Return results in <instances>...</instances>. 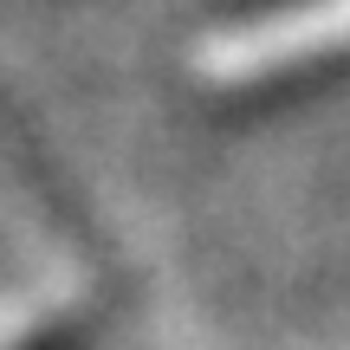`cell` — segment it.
Instances as JSON below:
<instances>
[{
	"mask_svg": "<svg viewBox=\"0 0 350 350\" xmlns=\"http://www.w3.org/2000/svg\"><path fill=\"white\" fill-rule=\"evenodd\" d=\"M350 46V0H305V7H286L273 20H253L240 33H221L201 65L214 72V85H260V78L286 72L299 59H318V52Z\"/></svg>",
	"mask_w": 350,
	"mask_h": 350,
	"instance_id": "obj_1",
	"label": "cell"
}]
</instances>
